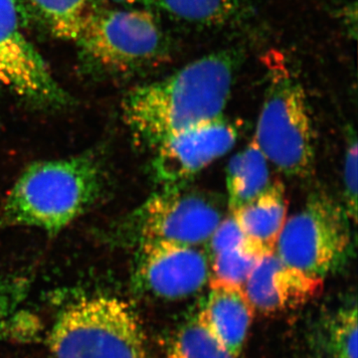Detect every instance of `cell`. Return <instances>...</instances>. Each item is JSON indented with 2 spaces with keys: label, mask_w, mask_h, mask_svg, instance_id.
Instances as JSON below:
<instances>
[{
  "label": "cell",
  "mask_w": 358,
  "mask_h": 358,
  "mask_svg": "<svg viewBox=\"0 0 358 358\" xmlns=\"http://www.w3.org/2000/svg\"><path fill=\"white\" fill-rule=\"evenodd\" d=\"M236 67L232 52H216L164 79L136 87L122 103L127 124L141 143L154 150L182 129L222 117Z\"/></svg>",
  "instance_id": "cell-1"
},
{
  "label": "cell",
  "mask_w": 358,
  "mask_h": 358,
  "mask_svg": "<svg viewBox=\"0 0 358 358\" xmlns=\"http://www.w3.org/2000/svg\"><path fill=\"white\" fill-rule=\"evenodd\" d=\"M103 173L89 155L40 160L16 179L2 207V223L56 234L100 197Z\"/></svg>",
  "instance_id": "cell-2"
},
{
  "label": "cell",
  "mask_w": 358,
  "mask_h": 358,
  "mask_svg": "<svg viewBox=\"0 0 358 358\" xmlns=\"http://www.w3.org/2000/svg\"><path fill=\"white\" fill-rule=\"evenodd\" d=\"M49 346L54 358H152L133 308L109 296L66 306L52 327Z\"/></svg>",
  "instance_id": "cell-3"
},
{
  "label": "cell",
  "mask_w": 358,
  "mask_h": 358,
  "mask_svg": "<svg viewBox=\"0 0 358 358\" xmlns=\"http://www.w3.org/2000/svg\"><path fill=\"white\" fill-rule=\"evenodd\" d=\"M268 164L291 178L315 169V138L307 96L286 70L271 79L253 136Z\"/></svg>",
  "instance_id": "cell-4"
},
{
  "label": "cell",
  "mask_w": 358,
  "mask_h": 358,
  "mask_svg": "<svg viewBox=\"0 0 358 358\" xmlns=\"http://www.w3.org/2000/svg\"><path fill=\"white\" fill-rule=\"evenodd\" d=\"M350 222L343 205L324 193L313 195L287 218L275 252L289 265L324 280L350 259Z\"/></svg>",
  "instance_id": "cell-5"
},
{
  "label": "cell",
  "mask_w": 358,
  "mask_h": 358,
  "mask_svg": "<svg viewBox=\"0 0 358 358\" xmlns=\"http://www.w3.org/2000/svg\"><path fill=\"white\" fill-rule=\"evenodd\" d=\"M222 219L219 205L205 193L185 185L162 187L131 215L127 234L136 245L169 242L200 247Z\"/></svg>",
  "instance_id": "cell-6"
},
{
  "label": "cell",
  "mask_w": 358,
  "mask_h": 358,
  "mask_svg": "<svg viewBox=\"0 0 358 358\" xmlns=\"http://www.w3.org/2000/svg\"><path fill=\"white\" fill-rule=\"evenodd\" d=\"M79 43L96 62L117 71L152 63L164 48L154 15L138 9L96 11Z\"/></svg>",
  "instance_id": "cell-7"
},
{
  "label": "cell",
  "mask_w": 358,
  "mask_h": 358,
  "mask_svg": "<svg viewBox=\"0 0 358 358\" xmlns=\"http://www.w3.org/2000/svg\"><path fill=\"white\" fill-rule=\"evenodd\" d=\"M134 285L141 293L179 301L199 293L210 280V258L203 249L147 242L136 245Z\"/></svg>",
  "instance_id": "cell-8"
},
{
  "label": "cell",
  "mask_w": 358,
  "mask_h": 358,
  "mask_svg": "<svg viewBox=\"0 0 358 358\" xmlns=\"http://www.w3.org/2000/svg\"><path fill=\"white\" fill-rule=\"evenodd\" d=\"M0 82L32 103L57 107L67 101L41 54L26 36L15 0H0Z\"/></svg>",
  "instance_id": "cell-9"
},
{
  "label": "cell",
  "mask_w": 358,
  "mask_h": 358,
  "mask_svg": "<svg viewBox=\"0 0 358 358\" xmlns=\"http://www.w3.org/2000/svg\"><path fill=\"white\" fill-rule=\"evenodd\" d=\"M237 138V127L224 115L182 129L154 148L155 176L162 187L185 185L227 154Z\"/></svg>",
  "instance_id": "cell-10"
},
{
  "label": "cell",
  "mask_w": 358,
  "mask_h": 358,
  "mask_svg": "<svg viewBox=\"0 0 358 358\" xmlns=\"http://www.w3.org/2000/svg\"><path fill=\"white\" fill-rule=\"evenodd\" d=\"M243 288L254 310L274 315L296 310L317 298L324 280L289 265L274 251L260 257Z\"/></svg>",
  "instance_id": "cell-11"
},
{
  "label": "cell",
  "mask_w": 358,
  "mask_h": 358,
  "mask_svg": "<svg viewBox=\"0 0 358 358\" xmlns=\"http://www.w3.org/2000/svg\"><path fill=\"white\" fill-rule=\"evenodd\" d=\"M208 294L199 313L212 333L235 357L243 352L254 308L243 287L209 282Z\"/></svg>",
  "instance_id": "cell-12"
},
{
  "label": "cell",
  "mask_w": 358,
  "mask_h": 358,
  "mask_svg": "<svg viewBox=\"0 0 358 358\" xmlns=\"http://www.w3.org/2000/svg\"><path fill=\"white\" fill-rule=\"evenodd\" d=\"M250 246L264 255L274 252L288 218L285 186L275 179L255 199L231 212Z\"/></svg>",
  "instance_id": "cell-13"
},
{
  "label": "cell",
  "mask_w": 358,
  "mask_h": 358,
  "mask_svg": "<svg viewBox=\"0 0 358 358\" xmlns=\"http://www.w3.org/2000/svg\"><path fill=\"white\" fill-rule=\"evenodd\" d=\"M271 182L268 159L252 138L228 164L226 186L230 212L255 199Z\"/></svg>",
  "instance_id": "cell-14"
},
{
  "label": "cell",
  "mask_w": 358,
  "mask_h": 358,
  "mask_svg": "<svg viewBox=\"0 0 358 358\" xmlns=\"http://www.w3.org/2000/svg\"><path fill=\"white\" fill-rule=\"evenodd\" d=\"M357 306L348 303L317 320L310 336L315 358H357Z\"/></svg>",
  "instance_id": "cell-15"
},
{
  "label": "cell",
  "mask_w": 358,
  "mask_h": 358,
  "mask_svg": "<svg viewBox=\"0 0 358 358\" xmlns=\"http://www.w3.org/2000/svg\"><path fill=\"white\" fill-rule=\"evenodd\" d=\"M56 37L79 43L96 10L93 0H29Z\"/></svg>",
  "instance_id": "cell-16"
},
{
  "label": "cell",
  "mask_w": 358,
  "mask_h": 358,
  "mask_svg": "<svg viewBox=\"0 0 358 358\" xmlns=\"http://www.w3.org/2000/svg\"><path fill=\"white\" fill-rule=\"evenodd\" d=\"M167 358H237L220 343L199 313L176 329L167 346Z\"/></svg>",
  "instance_id": "cell-17"
},
{
  "label": "cell",
  "mask_w": 358,
  "mask_h": 358,
  "mask_svg": "<svg viewBox=\"0 0 358 358\" xmlns=\"http://www.w3.org/2000/svg\"><path fill=\"white\" fill-rule=\"evenodd\" d=\"M174 17L199 24H219L237 13L240 0H150Z\"/></svg>",
  "instance_id": "cell-18"
},
{
  "label": "cell",
  "mask_w": 358,
  "mask_h": 358,
  "mask_svg": "<svg viewBox=\"0 0 358 358\" xmlns=\"http://www.w3.org/2000/svg\"><path fill=\"white\" fill-rule=\"evenodd\" d=\"M261 256L248 242L243 246L220 252L210 258L209 282L244 287Z\"/></svg>",
  "instance_id": "cell-19"
},
{
  "label": "cell",
  "mask_w": 358,
  "mask_h": 358,
  "mask_svg": "<svg viewBox=\"0 0 358 358\" xmlns=\"http://www.w3.org/2000/svg\"><path fill=\"white\" fill-rule=\"evenodd\" d=\"M345 155L343 169V187H345V206L353 223L357 217V141L355 134H350Z\"/></svg>",
  "instance_id": "cell-20"
},
{
  "label": "cell",
  "mask_w": 358,
  "mask_h": 358,
  "mask_svg": "<svg viewBox=\"0 0 358 358\" xmlns=\"http://www.w3.org/2000/svg\"><path fill=\"white\" fill-rule=\"evenodd\" d=\"M247 243L243 231L240 228L236 219L231 214L229 217L223 218L219 223L210 239L207 242V253L209 258L220 252L236 247L243 246Z\"/></svg>",
  "instance_id": "cell-21"
},
{
  "label": "cell",
  "mask_w": 358,
  "mask_h": 358,
  "mask_svg": "<svg viewBox=\"0 0 358 358\" xmlns=\"http://www.w3.org/2000/svg\"><path fill=\"white\" fill-rule=\"evenodd\" d=\"M112 1L117 2L120 4H127V6H134V4L140 3H150V0H112Z\"/></svg>",
  "instance_id": "cell-22"
}]
</instances>
